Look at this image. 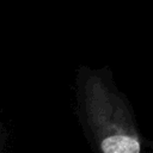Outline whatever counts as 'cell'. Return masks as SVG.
Wrapping results in <instances>:
<instances>
[{
    "mask_svg": "<svg viewBox=\"0 0 153 153\" xmlns=\"http://www.w3.org/2000/svg\"><path fill=\"white\" fill-rule=\"evenodd\" d=\"M78 103L81 126L96 153H142L133 110L110 76L82 68Z\"/></svg>",
    "mask_w": 153,
    "mask_h": 153,
    "instance_id": "obj_1",
    "label": "cell"
}]
</instances>
